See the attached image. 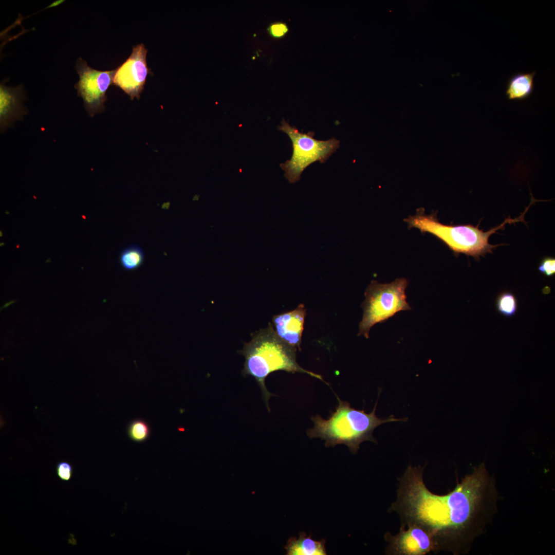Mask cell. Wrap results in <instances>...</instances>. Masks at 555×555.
Returning a JSON list of instances; mask_svg holds the SVG:
<instances>
[{
	"mask_svg": "<svg viewBox=\"0 0 555 555\" xmlns=\"http://www.w3.org/2000/svg\"><path fill=\"white\" fill-rule=\"evenodd\" d=\"M423 468L409 466L399 479L397 498L390 507L402 525L416 524L433 536L438 548L455 550L486 513L492 486L483 464L465 477L451 492L432 493L423 480Z\"/></svg>",
	"mask_w": 555,
	"mask_h": 555,
	"instance_id": "6da1fadb",
	"label": "cell"
},
{
	"mask_svg": "<svg viewBox=\"0 0 555 555\" xmlns=\"http://www.w3.org/2000/svg\"><path fill=\"white\" fill-rule=\"evenodd\" d=\"M297 349L283 342L275 334L272 325L253 334L251 340L240 351L245 357L242 374L253 377L258 384L269 412V398L274 396L265 385V379L271 373L284 371L306 373L325 382L321 375L302 368L296 361Z\"/></svg>",
	"mask_w": 555,
	"mask_h": 555,
	"instance_id": "7a4b0ae2",
	"label": "cell"
},
{
	"mask_svg": "<svg viewBox=\"0 0 555 555\" xmlns=\"http://www.w3.org/2000/svg\"><path fill=\"white\" fill-rule=\"evenodd\" d=\"M337 398L339 404L330 417L326 420L319 415L312 417L314 427L307 431L310 438L325 440L327 447L344 444L353 454H356L362 442L367 440L377 443L373 433L379 425L388 422L408 420L407 418L397 419L394 415L384 419L378 418L376 415L378 400L373 411L366 413L364 409L356 410L350 407L348 402L341 400L338 396Z\"/></svg>",
	"mask_w": 555,
	"mask_h": 555,
	"instance_id": "3957f363",
	"label": "cell"
},
{
	"mask_svg": "<svg viewBox=\"0 0 555 555\" xmlns=\"http://www.w3.org/2000/svg\"><path fill=\"white\" fill-rule=\"evenodd\" d=\"M517 220V219L507 218L501 225L484 232L478 228V225L475 227L472 225L443 224L439 221L435 213L427 214L423 208L417 209L415 215L404 219L410 228H415L421 233H429L434 235L455 254L462 253L472 256L475 259L491 253L493 249L499 246L489 243V237L493 233L503 229L506 223Z\"/></svg>",
	"mask_w": 555,
	"mask_h": 555,
	"instance_id": "277c9868",
	"label": "cell"
},
{
	"mask_svg": "<svg viewBox=\"0 0 555 555\" xmlns=\"http://www.w3.org/2000/svg\"><path fill=\"white\" fill-rule=\"evenodd\" d=\"M408 285L405 278L385 284L372 281L366 289L365 300L362 304L363 314L358 336L368 338L370 329L376 324L385 322L400 311L412 309L405 293Z\"/></svg>",
	"mask_w": 555,
	"mask_h": 555,
	"instance_id": "5b68a950",
	"label": "cell"
},
{
	"mask_svg": "<svg viewBox=\"0 0 555 555\" xmlns=\"http://www.w3.org/2000/svg\"><path fill=\"white\" fill-rule=\"evenodd\" d=\"M278 129L289 136L292 144L290 159L280 164L285 171L284 176L291 183L299 181L302 172L310 164L317 161L325 162L340 147L339 140L335 138L327 140L316 139L313 137V132H300L284 119Z\"/></svg>",
	"mask_w": 555,
	"mask_h": 555,
	"instance_id": "8992f818",
	"label": "cell"
},
{
	"mask_svg": "<svg viewBox=\"0 0 555 555\" xmlns=\"http://www.w3.org/2000/svg\"><path fill=\"white\" fill-rule=\"evenodd\" d=\"M75 68L80 79L75 87L78 96L83 99L84 106L88 114L94 116L105 109L106 93L109 86L113 84L115 69L107 71L95 69L81 57L77 59Z\"/></svg>",
	"mask_w": 555,
	"mask_h": 555,
	"instance_id": "52a82bcc",
	"label": "cell"
},
{
	"mask_svg": "<svg viewBox=\"0 0 555 555\" xmlns=\"http://www.w3.org/2000/svg\"><path fill=\"white\" fill-rule=\"evenodd\" d=\"M147 52L143 43L134 46L130 57L115 69L113 84L122 89L132 100L139 99L147 75L152 73L147 65Z\"/></svg>",
	"mask_w": 555,
	"mask_h": 555,
	"instance_id": "ba28073f",
	"label": "cell"
},
{
	"mask_svg": "<svg viewBox=\"0 0 555 555\" xmlns=\"http://www.w3.org/2000/svg\"><path fill=\"white\" fill-rule=\"evenodd\" d=\"M384 538L388 542V554L424 555L438 549L433 535L416 524L402 525L397 534L387 532Z\"/></svg>",
	"mask_w": 555,
	"mask_h": 555,
	"instance_id": "9c48e42d",
	"label": "cell"
},
{
	"mask_svg": "<svg viewBox=\"0 0 555 555\" xmlns=\"http://www.w3.org/2000/svg\"><path fill=\"white\" fill-rule=\"evenodd\" d=\"M306 309L300 304L294 310L274 316L272 322L273 329L283 342L301 350V343Z\"/></svg>",
	"mask_w": 555,
	"mask_h": 555,
	"instance_id": "30bf717a",
	"label": "cell"
},
{
	"mask_svg": "<svg viewBox=\"0 0 555 555\" xmlns=\"http://www.w3.org/2000/svg\"><path fill=\"white\" fill-rule=\"evenodd\" d=\"M22 84L12 87L2 83L0 85V123L1 132L21 119L26 110L23 106L24 98Z\"/></svg>",
	"mask_w": 555,
	"mask_h": 555,
	"instance_id": "8fae6325",
	"label": "cell"
},
{
	"mask_svg": "<svg viewBox=\"0 0 555 555\" xmlns=\"http://www.w3.org/2000/svg\"><path fill=\"white\" fill-rule=\"evenodd\" d=\"M325 540H314L305 532L299 533L298 538L291 537L284 547L288 555H326Z\"/></svg>",
	"mask_w": 555,
	"mask_h": 555,
	"instance_id": "7c38bea8",
	"label": "cell"
},
{
	"mask_svg": "<svg viewBox=\"0 0 555 555\" xmlns=\"http://www.w3.org/2000/svg\"><path fill=\"white\" fill-rule=\"evenodd\" d=\"M535 71L519 72L508 79L506 88V95L509 100H523L528 98L534 88V78Z\"/></svg>",
	"mask_w": 555,
	"mask_h": 555,
	"instance_id": "4fadbf2b",
	"label": "cell"
},
{
	"mask_svg": "<svg viewBox=\"0 0 555 555\" xmlns=\"http://www.w3.org/2000/svg\"><path fill=\"white\" fill-rule=\"evenodd\" d=\"M145 258L144 251L139 245L133 244L124 248L119 256V263L125 271L137 270L143 264Z\"/></svg>",
	"mask_w": 555,
	"mask_h": 555,
	"instance_id": "5bb4252c",
	"label": "cell"
},
{
	"mask_svg": "<svg viewBox=\"0 0 555 555\" xmlns=\"http://www.w3.org/2000/svg\"><path fill=\"white\" fill-rule=\"evenodd\" d=\"M496 306L498 311L503 316L510 318L514 316L517 312V300L511 292L503 291L497 298Z\"/></svg>",
	"mask_w": 555,
	"mask_h": 555,
	"instance_id": "9a60e30c",
	"label": "cell"
},
{
	"mask_svg": "<svg viewBox=\"0 0 555 555\" xmlns=\"http://www.w3.org/2000/svg\"><path fill=\"white\" fill-rule=\"evenodd\" d=\"M127 432L130 438L136 442H142L146 441L151 434L149 424L141 419L132 420L128 425Z\"/></svg>",
	"mask_w": 555,
	"mask_h": 555,
	"instance_id": "2e32d148",
	"label": "cell"
},
{
	"mask_svg": "<svg viewBox=\"0 0 555 555\" xmlns=\"http://www.w3.org/2000/svg\"><path fill=\"white\" fill-rule=\"evenodd\" d=\"M58 477L63 481H69L72 477L73 470L72 465L68 461H60L55 467Z\"/></svg>",
	"mask_w": 555,
	"mask_h": 555,
	"instance_id": "e0dca14e",
	"label": "cell"
},
{
	"mask_svg": "<svg viewBox=\"0 0 555 555\" xmlns=\"http://www.w3.org/2000/svg\"><path fill=\"white\" fill-rule=\"evenodd\" d=\"M538 270L547 276H551L555 273V259L552 257H546L541 262Z\"/></svg>",
	"mask_w": 555,
	"mask_h": 555,
	"instance_id": "ac0fdd59",
	"label": "cell"
},
{
	"mask_svg": "<svg viewBox=\"0 0 555 555\" xmlns=\"http://www.w3.org/2000/svg\"><path fill=\"white\" fill-rule=\"evenodd\" d=\"M286 26L282 23H276L270 27L271 34L274 36L279 37L284 35L287 31Z\"/></svg>",
	"mask_w": 555,
	"mask_h": 555,
	"instance_id": "d6986e66",
	"label": "cell"
}]
</instances>
